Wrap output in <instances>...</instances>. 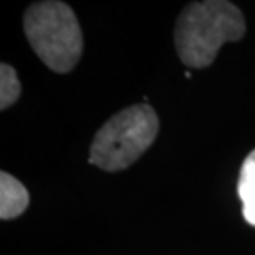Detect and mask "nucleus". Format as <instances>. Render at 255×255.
Returning a JSON list of instances; mask_svg holds the SVG:
<instances>
[{"label":"nucleus","instance_id":"3","mask_svg":"<svg viewBox=\"0 0 255 255\" xmlns=\"http://www.w3.org/2000/svg\"><path fill=\"white\" fill-rule=\"evenodd\" d=\"M157 131L159 120L151 106H129L100 128L90 146L88 161L103 171H123L154 142Z\"/></svg>","mask_w":255,"mask_h":255},{"label":"nucleus","instance_id":"1","mask_svg":"<svg viewBox=\"0 0 255 255\" xmlns=\"http://www.w3.org/2000/svg\"><path fill=\"white\" fill-rule=\"evenodd\" d=\"M246 35V20L236 5L226 0L189 3L177 18L176 52L189 68H204L216 60L226 42Z\"/></svg>","mask_w":255,"mask_h":255},{"label":"nucleus","instance_id":"5","mask_svg":"<svg viewBox=\"0 0 255 255\" xmlns=\"http://www.w3.org/2000/svg\"><path fill=\"white\" fill-rule=\"evenodd\" d=\"M237 194L242 201V216L255 227V149L242 162L237 182Z\"/></svg>","mask_w":255,"mask_h":255},{"label":"nucleus","instance_id":"2","mask_svg":"<svg viewBox=\"0 0 255 255\" xmlns=\"http://www.w3.org/2000/svg\"><path fill=\"white\" fill-rule=\"evenodd\" d=\"M23 30L37 57L57 73H68L81 58L80 23L71 7L63 2L32 3L23 15Z\"/></svg>","mask_w":255,"mask_h":255},{"label":"nucleus","instance_id":"4","mask_svg":"<svg viewBox=\"0 0 255 255\" xmlns=\"http://www.w3.org/2000/svg\"><path fill=\"white\" fill-rule=\"evenodd\" d=\"M30 197L25 186L8 172H0V219L18 217L28 207Z\"/></svg>","mask_w":255,"mask_h":255},{"label":"nucleus","instance_id":"6","mask_svg":"<svg viewBox=\"0 0 255 255\" xmlns=\"http://www.w3.org/2000/svg\"><path fill=\"white\" fill-rule=\"evenodd\" d=\"M22 86L17 78V73L10 65H0V108L7 110L18 100Z\"/></svg>","mask_w":255,"mask_h":255}]
</instances>
